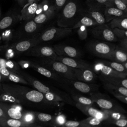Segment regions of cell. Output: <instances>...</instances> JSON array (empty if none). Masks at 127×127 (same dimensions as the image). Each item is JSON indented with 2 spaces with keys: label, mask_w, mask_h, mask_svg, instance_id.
<instances>
[{
  "label": "cell",
  "mask_w": 127,
  "mask_h": 127,
  "mask_svg": "<svg viewBox=\"0 0 127 127\" xmlns=\"http://www.w3.org/2000/svg\"><path fill=\"white\" fill-rule=\"evenodd\" d=\"M24 76L27 80V81L30 83L37 90L40 91V92L45 93L51 91L49 87L46 86L39 80L33 79L27 75H24Z\"/></svg>",
  "instance_id": "23"
},
{
  "label": "cell",
  "mask_w": 127,
  "mask_h": 127,
  "mask_svg": "<svg viewBox=\"0 0 127 127\" xmlns=\"http://www.w3.org/2000/svg\"><path fill=\"white\" fill-rule=\"evenodd\" d=\"M104 15L106 22H109L115 18L127 16V12H125L116 7L106 6L104 8Z\"/></svg>",
  "instance_id": "16"
},
{
  "label": "cell",
  "mask_w": 127,
  "mask_h": 127,
  "mask_svg": "<svg viewBox=\"0 0 127 127\" xmlns=\"http://www.w3.org/2000/svg\"><path fill=\"white\" fill-rule=\"evenodd\" d=\"M55 7L54 4H52L47 10L36 15L33 18V20L36 23L41 24L52 18L55 16Z\"/></svg>",
  "instance_id": "17"
},
{
  "label": "cell",
  "mask_w": 127,
  "mask_h": 127,
  "mask_svg": "<svg viewBox=\"0 0 127 127\" xmlns=\"http://www.w3.org/2000/svg\"><path fill=\"white\" fill-rule=\"evenodd\" d=\"M72 97L74 99V100L75 101H76L77 103H79L81 104L92 106L94 103L91 99L87 97H85L84 96L74 95V96H72Z\"/></svg>",
  "instance_id": "35"
},
{
  "label": "cell",
  "mask_w": 127,
  "mask_h": 127,
  "mask_svg": "<svg viewBox=\"0 0 127 127\" xmlns=\"http://www.w3.org/2000/svg\"><path fill=\"white\" fill-rule=\"evenodd\" d=\"M44 96L46 100L50 102H59L64 101L63 98L59 94L53 91H50L43 93Z\"/></svg>",
  "instance_id": "30"
},
{
  "label": "cell",
  "mask_w": 127,
  "mask_h": 127,
  "mask_svg": "<svg viewBox=\"0 0 127 127\" xmlns=\"http://www.w3.org/2000/svg\"><path fill=\"white\" fill-rule=\"evenodd\" d=\"M91 32L94 37L99 40L109 42H115L118 40L112 29L106 23L94 26Z\"/></svg>",
  "instance_id": "4"
},
{
  "label": "cell",
  "mask_w": 127,
  "mask_h": 127,
  "mask_svg": "<svg viewBox=\"0 0 127 127\" xmlns=\"http://www.w3.org/2000/svg\"><path fill=\"white\" fill-rule=\"evenodd\" d=\"M75 106L83 114L89 117H94L102 121L108 120V116L103 109L100 111L93 108L91 105H83L77 102L75 103Z\"/></svg>",
  "instance_id": "8"
},
{
  "label": "cell",
  "mask_w": 127,
  "mask_h": 127,
  "mask_svg": "<svg viewBox=\"0 0 127 127\" xmlns=\"http://www.w3.org/2000/svg\"><path fill=\"white\" fill-rule=\"evenodd\" d=\"M69 83L72 84L74 87L77 90L82 93H87L90 92L97 90L98 88V85L92 84L91 83H87L79 80H69Z\"/></svg>",
  "instance_id": "15"
},
{
  "label": "cell",
  "mask_w": 127,
  "mask_h": 127,
  "mask_svg": "<svg viewBox=\"0 0 127 127\" xmlns=\"http://www.w3.org/2000/svg\"><path fill=\"white\" fill-rule=\"evenodd\" d=\"M1 79V75H0V80Z\"/></svg>",
  "instance_id": "51"
},
{
  "label": "cell",
  "mask_w": 127,
  "mask_h": 127,
  "mask_svg": "<svg viewBox=\"0 0 127 127\" xmlns=\"http://www.w3.org/2000/svg\"><path fill=\"white\" fill-rule=\"evenodd\" d=\"M94 102H96L97 105L102 109L115 111L122 113L121 111H124V109L121 108L118 105L114 104V103L111 100L104 97H102L100 94H94L91 96V98Z\"/></svg>",
  "instance_id": "10"
},
{
  "label": "cell",
  "mask_w": 127,
  "mask_h": 127,
  "mask_svg": "<svg viewBox=\"0 0 127 127\" xmlns=\"http://www.w3.org/2000/svg\"><path fill=\"white\" fill-rule=\"evenodd\" d=\"M112 94L117 99H118L121 102L125 104L127 103V97L126 96H124L121 94L117 93H112Z\"/></svg>",
  "instance_id": "44"
},
{
  "label": "cell",
  "mask_w": 127,
  "mask_h": 127,
  "mask_svg": "<svg viewBox=\"0 0 127 127\" xmlns=\"http://www.w3.org/2000/svg\"><path fill=\"white\" fill-rule=\"evenodd\" d=\"M68 0H54V5L55 7L56 10L59 11L65 5Z\"/></svg>",
  "instance_id": "42"
},
{
  "label": "cell",
  "mask_w": 127,
  "mask_h": 127,
  "mask_svg": "<svg viewBox=\"0 0 127 127\" xmlns=\"http://www.w3.org/2000/svg\"><path fill=\"white\" fill-rule=\"evenodd\" d=\"M71 32L72 29L70 28L52 27L46 29L40 35L37 36V38L40 43L58 40L68 36Z\"/></svg>",
  "instance_id": "3"
},
{
  "label": "cell",
  "mask_w": 127,
  "mask_h": 127,
  "mask_svg": "<svg viewBox=\"0 0 127 127\" xmlns=\"http://www.w3.org/2000/svg\"><path fill=\"white\" fill-rule=\"evenodd\" d=\"M7 114L8 116L14 119H17V120H21L23 118V115L21 111L15 108H9L7 110Z\"/></svg>",
  "instance_id": "32"
},
{
  "label": "cell",
  "mask_w": 127,
  "mask_h": 127,
  "mask_svg": "<svg viewBox=\"0 0 127 127\" xmlns=\"http://www.w3.org/2000/svg\"><path fill=\"white\" fill-rule=\"evenodd\" d=\"M3 114V111H2V110L1 109H0V117H1V116H2Z\"/></svg>",
  "instance_id": "49"
},
{
  "label": "cell",
  "mask_w": 127,
  "mask_h": 127,
  "mask_svg": "<svg viewBox=\"0 0 127 127\" xmlns=\"http://www.w3.org/2000/svg\"><path fill=\"white\" fill-rule=\"evenodd\" d=\"M104 88L112 93H117L127 96V88L122 86L116 85L113 84L104 82Z\"/></svg>",
  "instance_id": "25"
},
{
  "label": "cell",
  "mask_w": 127,
  "mask_h": 127,
  "mask_svg": "<svg viewBox=\"0 0 127 127\" xmlns=\"http://www.w3.org/2000/svg\"><path fill=\"white\" fill-rule=\"evenodd\" d=\"M102 122V121L101 120L92 117H89L87 119L80 121L83 126V127L99 126L101 124Z\"/></svg>",
  "instance_id": "31"
},
{
  "label": "cell",
  "mask_w": 127,
  "mask_h": 127,
  "mask_svg": "<svg viewBox=\"0 0 127 127\" xmlns=\"http://www.w3.org/2000/svg\"><path fill=\"white\" fill-rule=\"evenodd\" d=\"M18 2L20 4H24L25 2H27L28 0H17Z\"/></svg>",
  "instance_id": "48"
},
{
  "label": "cell",
  "mask_w": 127,
  "mask_h": 127,
  "mask_svg": "<svg viewBox=\"0 0 127 127\" xmlns=\"http://www.w3.org/2000/svg\"><path fill=\"white\" fill-rule=\"evenodd\" d=\"M51 5H50L49 4V2L47 0H44L41 3L38 4L36 12V15L47 10L51 7Z\"/></svg>",
  "instance_id": "37"
},
{
  "label": "cell",
  "mask_w": 127,
  "mask_h": 127,
  "mask_svg": "<svg viewBox=\"0 0 127 127\" xmlns=\"http://www.w3.org/2000/svg\"><path fill=\"white\" fill-rule=\"evenodd\" d=\"M71 69L76 80L90 83L94 82L96 79L95 73L91 69L74 68H71Z\"/></svg>",
  "instance_id": "11"
},
{
  "label": "cell",
  "mask_w": 127,
  "mask_h": 127,
  "mask_svg": "<svg viewBox=\"0 0 127 127\" xmlns=\"http://www.w3.org/2000/svg\"><path fill=\"white\" fill-rule=\"evenodd\" d=\"M38 5V3L35 1L28 5H24L21 11V18L25 21L33 19L36 15Z\"/></svg>",
  "instance_id": "14"
},
{
  "label": "cell",
  "mask_w": 127,
  "mask_h": 127,
  "mask_svg": "<svg viewBox=\"0 0 127 127\" xmlns=\"http://www.w3.org/2000/svg\"><path fill=\"white\" fill-rule=\"evenodd\" d=\"M22 119H23L22 121L25 122L26 124L30 126L31 124L33 123L35 120V117L34 113H27L26 115H24L23 116Z\"/></svg>",
  "instance_id": "40"
},
{
  "label": "cell",
  "mask_w": 127,
  "mask_h": 127,
  "mask_svg": "<svg viewBox=\"0 0 127 127\" xmlns=\"http://www.w3.org/2000/svg\"><path fill=\"white\" fill-rule=\"evenodd\" d=\"M100 78L103 81V82L109 83L118 86H122L127 88V78L109 77L101 75V76H100Z\"/></svg>",
  "instance_id": "21"
},
{
  "label": "cell",
  "mask_w": 127,
  "mask_h": 127,
  "mask_svg": "<svg viewBox=\"0 0 127 127\" xmlns=\"http://www.w3.org/2000/svg\"><path fill=\"white\" fill-rule=\"evenodd\" d=\"M5 124L11 127H20L23 126H29L28 125L20 120H17L14 119H9L6 121Z\"/></svg>",
  "instance_id": "34"
},
{
  "label": "cell",
  "mask_w": 127,
  "mask_h": 127,
  "mask_svg": "<svg viewBox=\"0 0 127 127\" xmlns=\"http://www.w3.org/2000/svg\"><path fill=\"white\" fill-rule=\"evenodd\" d=\"M57 56L77 58L80 57L79 52L74 47L63 45H56L53 47Z\"/></svg>",
  "instance_id": "12"
},
{
  "label": "cell",
  "mask_w": 127,
  "mask_h": 127,
  "mask_svg": "<svg viewBox=\"0 0 127 127\" xmlns=\"http://www.w3.org/2000/svg\"><path fill=\"white\" fill-rule=\"evenodd\" d=\"M55 60L60 61L67 66L74 68H88L93 70L92 65L86 62L77 59L75 58L62 57L57 56Z\"/></svg>",
  "instance_id": "9"
},
{
  "label": "cell",
  "mask_w": 127,
  "mask_h": 127,
  "mask_svg": "<svg viewBox=\"0 0 127 127\" xmlns=\"http://www.w3.org/2000/svg\"><path fill=\"white\" fill-rule=\"evenodd\" d=\"M107 0H87L86 4L89 9L101 10L105 7V4Z\"/></svg>",
  "instance_id": "27"
},
{
  "label": "cell",
  "mask_w": 127,
  "mask_h": 127,
  "mask_svg": "<svg viewBox=\"0 0 127 127\" xmlns=\"http://www.w3.org/2000/svg\"><path fill=\"white\" fill-rule=\"evenodd\" d=\"M122 0L125 3L127 4V0Z\"/></svg>",
  "instance_id": "50"
},
{
  "label": "cell",
  "mask_w": 127,
  "mask_h": 127,
  "mask_svg": "<svg viewBox=\"0 0 127 127\" xmlns=\"http://www.w3.org/2000/svg\"><path fill=\"white\" fill-rule=\"evenodd\" d=\"M77 34L81 40H85L87 37V27L81 26L78 28Z\"/></svg>",
  "instance_id": "39"
},
{
  "label": "cell",
  "mask_w": 127,
  "mask_h": 127,
  "mask_svg": "<svg viewBox=\"0 0 127 127\" xmlns=\"http://www.w3.org/2000/svg\"><path fill=\"white\" fill-rule=\"evenodd\" d=\"M37 36L34 37L32 39L24 40L18 42L15 45V49L18 52H23L26 51L30 49L31 48L37 45L39 43Z\"/></svg>",
  "instance_id": "19"
},
{
  "label": "cell",
  "mask_w": 127,
  "mask_h": 127,
  "mask_svg": "<svg viewBox=\"0 0 127 127\" xmlns=\"http://www.w3.org/2000/svg\"><path fill=\"white\" fill-rule=\"evenodd\" d=\"M29 50L28 54L32 56L52 60H55L57 57L53 48L49 46H36V45Z\"/></svg>",
  "instance_id": "7"
},
{
  "label": "cell",
  "mask_w": 127,
  "mask_h": 127,
  "mask_svg": "<svg viewBox=\"0 0 127 127\" xmlns=\"http://www.w3.org/2000/svg\"><path fill=\"white\" fill-rule=\"evenodd\" d=\"M110 122L116 125L117 126L121 127H125L127 125V120H126V118L120 119L118 120L112 121Z\"/></svg>",
  "instance_id": "43"
},
{
  "label": "cell",
  "mask_w": 127,
  "mask_h": 127,
  "mask_svg": "<svg viewBox=\"0 0 127 127\" xmlns=\"http://www.w3.org/2000/svg\"><path fill=\"white\" fill-rule=\"evenodd\" d=\"M97 22L92 18L87 15H84L79 19V20L72 26V28H78L80 26L91 27L98 25Z\"/></svg>",
  "instance_id": "24"
},
{
  "label": "cell",
  "mask_w": 127,
  "mask_h": 127,
  "mask_svg": "<svg viewBox=\"0 0 127 127\" xmlns=\"http://www.w3.org/2000/svg\"><path fill=\"white\" fill-rule=\"evenodd\" d=\"M61 9L57 19V24L60 27L69 28L79 20L76 18L79 11L78 6L75 1L68 0Z\"/></svg>",
  "instance_id": "1"
},
{
  "label": "cell",
  "mask_w": 127,
  "mask_h": 127,
  "mask_svg": "<svg viewBox=\"0 0 127 127\" xmlns=\"http://www.w3.org/2000/svg\"><path fill=\"white\" fill-rule=\"evenodd\" d=\"M30 64L32 67V68H34L35 70H36L38 72L47 78H51L52 79L57 81L59 82H65V80H64L63 79L62 76L60 75H59L57 73H56V72L54 71L50 70L41 65H39V64H35L34 63H31Z\"/></svg>",
  "instance_id": "13"
},
{
  "label": "cell",
  "mask_w": 127,
  "mask_h": 127,
  "mask_svg": "<svg viewBox=\"0 0 127 127\" xmlns=\"http://www.w3.org/2000/svg\"><path fill=\"white\" fill-rule=\"evenodd\" d=\"M66 127H83V126L81 123L80 122L77 121H66L64 124L62 126Z\"/></svg>",
  "instance_id": "41"
},
{
  "label": "cell",
  "mask_w": 127,
  "mask_h": 127,
  "mask_svg": "<svg viewBox=\"0 0 127 127\" xmlns=\"http://www.w3.org/2000/svg\"><path fill=\"white\" fill-rule=\"evenodd\" d=\"M101 62L103 64L110 66L113 69H114V70H115L118 72L127 73V69H126L124 67V66L123 64V63H118V62L112 61H101Z\"/></svg>",
  "instance_id": "28"
},
{
  "label": "cell",
  "mask_w": 127,
  "mask_h": 127,
  "mask_svg": "<svg viewBox=\"0 0 127 127\" xmlns=\"http://www.w3.org/2000/svg\"><path fill=\"white\" fill-rule=\"evenodd\" d=\"M92 69L95 73H100L101 75L106 76L127 78V73L118 72L110 66L103 64L101 61L97 62L92 65Z\"/></svg>",
  "instance_id": "6"
},
{
  "label": "cell",
  "mask_w": 127,
  "mask_h": 127,
  "mask_svg": "<svg viewBox=\"0 0 127 127\" xmlns=\"http://www.w3.org/2000/svg\"><path fill=\"white\" fill-rule=\"evenodd\" d=\"M108 25L112 29L115 28L120 29H127V16H122L117 17L111 20Z\"/></svg>",
  "instance_id": "22"
},
{
  "label": "cell",
  "mask_w": 127,
  "mask_h": 127,
  "mask_svg": "<svg viewBox=\"0 0 127 127\" xmlns=\"http://www.w3.org/2000/svg\"><path fill=\"white\" fill-rule=\"evenodd\" d=\"M40 65L56 72L67 80H76L71 68L60 61L51 59L42 58L40 60Z\"/></svg>",
  "instance_id": "2"
},
{
  "label": "cell",
  "mask_w": 127,
  "mask_h": 127,
  "mask_svg": "<svg viewBox=\"0 0 127 127\" xmlns=\"http://www.w3.org/2000/svg\"><path fill=\"white\" fill-rule=\"evenodd\" d=\"M0 73L1 74H2L3 75H4L5 76H7V77L10 73L9 71L6 69V68L3 66H2L0 67Z\"/></svg>",
  "instance_id": "47"
},
{
  "label": "cell",
  "mask_w": 127,
  "mask_h": 127,
  "mask_svg": "<svg viewBox=\"0 0 127 127\" xmlns=\"http://www.w3.org/2000/svg\"><path fill=\"white\" fill-rule=\"evenodd\" d=\"M14 18L11 16H6L0 21V29H4L9 27L13 22Z\"/></svg>",
  "instance_id": "33"
},
{
  "label": "cell",
  "mask_w": 127,
  "mask_h": 127,
  "mask_svg": "<svg viewBox=\"0 0 127 127\" xmlns=\"http://www.w3.org/2000/svg\"><path fill=\"white\" fill-rule=\"evenodd\" d=\"M106 59L121 63L127 62V51H125L121 48H118L116 46Z\"/></svg>",
  "instance_id": "18"
},
{
  "label": "cell",
  "mask_w": 127,
  "mask_h": 127,
  "mask_svg": "<svg viewBox=\"0 0 127 127\" xmlns=\"http://www.w3.org/2000/svg\"></svg>",
  "instance_id": "52"
},
{
  "label": "cell",
  "mask_w": 127,
  "mask_h": 127,
  "mask_svg": "<svg viewBox=\"0 0 127 127\" xmlns=\"http://www.w3.org/2000/svg\"><path fill=\"white\" fill-rule=\"evenodd\" d=\"M105 6H111L127 12V4L121 0H107L105 4Z\"/></svg>",
  "instance_id": "26"
},
{
  "label": "cell",
  "mask_w": 127,
  "mask_h": 127,
  "mask_svg": "<svg viewBox=\"0 0 127 127\" xmlns=\"http://www.w3.org/2000/svg\"><path fill=\"white\" fill-rule=\"evenodd\" d=\"M112 31L115 36L118 39H123L127 38V30L120 29L118 28H115L112 29Z\"/></svg>",
  "instance_id": "38"
},
{
  "label": "cell",
  "mask_w": 127,
  "mask_h": 127,
  "mask_svg": "<svg viewBox=\"0 0 127 127\" xmlns=\"http://www.w3.org/2000/svg\"><path fill=\"white\" fill-rule=\"evenodd\" d=\"M120 46L121 47V48L123 49V50L127 51V38H123L121 39L120 42Z\"/></svg>",
  "instance_id": "46"
},
{
  "label": "cell",
  "mask_w": 127,
  "mask_h": 127,
  "mask_svg": "<svg viewBox=\"0 0 127 127\" xmlns=\"http://www.w3.org/2000/svg\"><path fill=\"white\" fill-rule=\"evenodd\" d=\"M84 15H87L95 20L98 25L105 24L106 21L104 16L100 10L88 9L85 12Z\"/></svg>",
  "instance_id": "20"
},
{
  "label": "cell",
  "mask_w": 127,
  "mask_h": 127,
  "mask_svg": "<svg viewBox=\"0 0 127 127\" xmlns=\"http://www.w3.org/2000/svg\"><path fill=\"white\" fill-rule=\"evenodd\" d=\"M35 120L41 122H48L53 120V116L48 114L42 113H34Z\"/></svg>",
  "instance_id": "36"
},
{
  "label": "cell",
  "mask_w": 127,
  "mask_h": 127,
  "mask_svg": "<svg viewBox=\"0 0 127 127\" xmlns=\"http://www.w3.org/2000/svg\"><path fill=\"white\" fill-rule=\"evenodd\" d=\"M55 121L56 124L60 126H63L65 122V118L64 115H59L57 117Z\"/></svg>",
  "instance_id": "45"
},
{
  "label": "cell",
  "mask_w": 127,
  "mask_h": 127,
  "mask_svg": "<svg viewBox=\"0 0 127 127\" xmlns=\"http://www.w3.org/2000/svg\"><path fill=\"white\" fill-rule=\"evenodd\" d=\"M115 47V45L108 43L95 42L90 44L88 49L94 55L106 59Z\"/></svg>",
  "instance_id": "5"
},
{
  "label": "cell",
  "mask_w": 127,
  "mask_h": 127,
  "mask_svg": "<svg viewBox=\"0 0 127 127\" xmlns=\"http://www.w3.org/2000/svg\"><path fill=\"white\" fill-rule=\"evenodd\" d=\"M39 25L34 21L33 19L27 20L24 26V30L27 33L32 34L36 32L39 27Z\"/></svg>",
  "instance_id": "29"
}]
</instances>
